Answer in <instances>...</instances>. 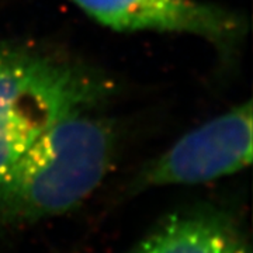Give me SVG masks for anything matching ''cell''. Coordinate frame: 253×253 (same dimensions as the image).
<instances>
[{
    "instance_id": "1",
    "label": "cell",
    "mask_w": 253,
    "mask_h": 253,
    "mask_svg": "<svg viewBox=\"0 0 253 253\" xmlns=\"http://www.w3.org/2000/svg\"><path fill=\"white\" fill-rule=\"evenodd\" d=\"M83 107L55 118L0 179V231L65 214L104 180L114 156V134Z\"/></svg>"
},
{
    "instance_id": "2",
    "label": "cell",
    "mask_w": 253,
    "mask_h": 253,
    "mask_svg": "<svg viewBox=\"0 0 253 253\" xmlns=\"http://www.w3.org/2000/svg\"><path fill=\"white\" fill-rule=\"evenodd\" d=\"M252 101L183 135L134 181L136 190L191 186L235 174L252 163Z\"/></svg>"
},
{
    "instance_id": "3",
    "label": "cell",
    "mask_w": 253,
    "mask_h": 253,
    "mask_svg": "<svg viewBox=\"0 0 253 253\" xmlns=\"http://www.w3.org/2000/svg\"><path fill=\"white\" fill-rule=\"evenodd\" d=\"M100 24L117 31H161L203 37L229 45L244 33L242 20L199 0H71Z\"/></svg>"
},
{
    "instance_id": "4",
    "label": "cell",
    "mask_w": 253,
    "mask_h": 253,
    "mask_svg": "<svg viewBox=\"0 0 253 253\" xmlns=\"http://www.w3.org/2000/svg\"><path fill=\"white\" fill-rule=\"evenodd\" d=\"M93 93L79 73L52 62L41 79L0 117V179L61 114L86 106Z\"/></svg>"
},
{
    "instance_id": "5",
    "label": "cell",
    "mask_w": 253,
    "mask_h": 253,
    "mask_svg": "<svg viewBox=\"0 0 253 253\" xmlns=\"http://www.w3.org/2000/svg\"><path fill=\"white\" fill-rule=\"evenodd\" d=\"M128 253H251L239 228L208 210L165 218Z\"/></svg>"
},
{
    "instance_id": "6",
    "label": "cell",
    "mask_w": 253,
    "mask_h": 253,
    "mask_svg": "<svg viewBox=\"0 0 253 253\" xmlns=\"http://www.w3.org/2000/svg\"><path fill=\"white\" fill-rule=\"evenodd\" d=\"M45 68L44 59L11 52L0 68V117L40 81Z\"/></svg>"
},
{
    "instance_id": "7",
    "label": "cell",
    "mask_w": 253,
    "mask_h": 253,
    "mask_svg": "<svg viewBox=\"0 0 253 253\" xmlns=\"http://www.w3.org/2000/svg\"><path fill=\"white\" fill-rule=\"evenodd\" d=\"M11 52L9 51H6V49H3V48H0V68L3 66V63L7 61V58H9Z\"/></svg>"
}]
</instances>
